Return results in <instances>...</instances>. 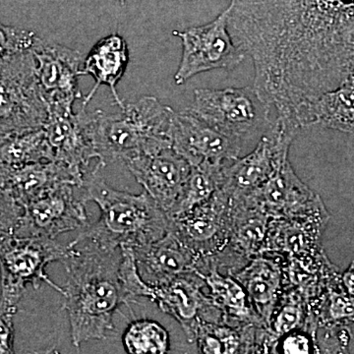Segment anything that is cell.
<instances>
[{
	"label": "cell",
	"instance_id": "e0dca14e",
	"mask_svg": "<svg viewBox=\"0 0 354 354\" xmlns=\"http://www.w3.org/2000/svg\"><path fill=\"white\" fill-rule=\"evenodd\" d=\"M124 164L137 183L167 214L176 201L191 171L189 162L172 148L138 156Z\"/></svg>",
	"mask_w": 354,
	"mask_h": 354
},
{
	"label": "cell",
	"instance_id": "7402d4cb",
	"mask_svg": "<svg viewBox=\"0 0 354 354\" xmlns=\"http://www.w3.org/2000/svg\"><path fill=\"white\" fill-rule=\"evenodd\" d=\"M82 187L84 179L57 160L8 169L0 165V185L24 208L25 205L62 185Z\"/></svg>",
	"mask_w": 354,
	"mask_h": 354
},
{
	"label": "cell",
	"instance_id": "9a60e30c",
	"mask_svg": "<svg viewBox=\"0 0 354 354\" xmlns=\"http://www.w3.org/2000/svg\"><path fill=\"white\" fill-rule=\"evenodd\" d=\"M87 114L86 109L74 113L72 104H53L48 106L44 125L53 160L66 165L84 180L90 162L97 160Z\"/></svg>",
	"mask_w": 354,
	"mask_h": 354
},
{
	"label": "cell",
	"instance_id": "ffe728a7",
	"mask_svg": "<svg viewBox=\"0 0 354 354\" xmlns=\"http://www.w3.org/2000/svg\"><path fill=\"white\" fill-rule=\"evenodd\" d=\"M285 256L265 251L232 274L266 326L285 290Z\"/></svg>",
	"mask_w": 354,
	"mask_h": 354
},
{
	"label": "cell",
	"instance_id": "52a82bcc",
	"mask_svg": "<svg viewBox=\"0 0 354 354\" xmlns=\"http://www.w3.org/2000/svg\"><path fill=\"white\" fill-rule=\"evenodd\" d=\"M32 50L15 53L0 62V138L39 129L48 120Z\"/></svg>",
	"mask_w": 354,
	"mask_h": 354
},
{
	"label": "cell",
	"instance_id": "cb8c5ba5",
	"mask_svg": "<svg viewBox=\"0 0 354 354\" xmlns=\"http://www.w3.org/2000/svg\"><path fill=\"white\" fill-rule=\"evenodd\" d=\"M197 272L206 283L209 297L223 314V323L230 327L266 324L254 309L241 283L228 272H221L214 266L198 265Z\"/></svg>",
	"mask_w": 354,
	"mask_h": 354
},
{
	"label": "cell",
	"instance_id": "1f68e13d",
	"mask_svg": "<svg viewBox=\"0 0 354 354\" xmlns=\"http://www.w3.org/2000/svg\"><path fill=\"white\" fill-rule=\"evenodd\" d=\"M274 353H321L316 333L297 330L278 337Z\"/></svg>",
	"mask_w": 354,
	"mask_h": 354
},
{
	"label": "cell",
	"instance_id": "7c38bea8",
	"mask_svg": "<svg viewBox=\"0 0 354 354\" xmlns=\"http://www.w3.org/2000/svg\"><path fill=\"white\" fill-rule=\"evenodd\" d=\"M171 148L191 167H225L239 158L243 143L228 137L185 109L174 111L171 127Z\"/></svg>",
	"mask_w": 354,
	"mask_h": 354
},
{
	"label": "cell",
	"instance_id": "6da1fadb",
	"mask_svg": "<svg viewBox=\"0 0 354 354\" xmlns=\"http://www.w3.org/2000/svg\"><path fill=\"white\" fill-rule=\"evenodd\" d=\"M228 29L252 58L253 87L295 118L354 73V0H232Z\"/></svg>",
	"mask_w": 354,
	"mask_h": 354
},
{
	"label": "cell",
	"instance_id": "8d00e7d4",
	"mask_svg": "<svg viewBox=\"0 0 354 354\" xmlns=\"http://www.w3.org/2000/svg\"><path fill=\"white\" fill-rule=\"evenodd\" d=\"M118 2L121 4V6H124L125 2H127V0H118Z\"/></svg>",
	"mask_w": 354,
	"mask_h": 354
},
{
	"label": "cell",
	"instance_id": "44dd1931",
	"mask_svg": "<svg viewBox=\"0 0 354 354\" xmlns=\"http://www.w3.org/2000/svg\"><path fill=\"white\" fill-rule=\"evenodd\" d=\"M132 250L142 279L151 286L162 285L180 274L195 272L199 258L169 228L158 241Z\"/></svg>",
	"mask_w": 354,
	"mask_h": 354
},
{
	"label": "cell",
	"instance_id": "3957f363",
	"mask_svg": "<svg viewBox=\"0 0 354 354\" xmlns=\"http://www.w3.org/2000/svg\"><path fill=\"white\" fill-rule=\"evenodd\" d=\"M101 165L85 177L81 198L95 202L101 211L99 221L83 228L75 241H88L109 249L148 245L169 232L171 218L144 191L138 195L114 189L101 176Z\"/></svg>",
	"mask_w": 354,
	"mask_h": 354
},
{
	"label": "cell",
	"instance_id": "83f0119b",
	"mask_svg": "<svg viewBox=\"0 0 354 354\" xmlns=\"http://www.w3.org/2000/svg\"><path fill=\"white\" fill-rule=\"evenodd\" d=\"M225 167L207 164L191 167L189 176L167 214L169 218L183 215L208 201L223 185V174Z\"/></svg>",
	"mask_w": 354,
	"mask_h": 354
},
{
	"label": "cell",
	"instance_id": "d4e9b609",
	"mask_svg": "<svg viewBox=\"0 0 354 354\" xmlns=\"http://www.w3.org/2000/svg\"><path fill=\"white\" fill-rule=\"evenodd\" d=\"M298 124L301 128L320 124L337 131L354 133V85L346 82L324 93L305 109Z\"/></svg>",
	"mask_w": 354,
	"mask_h": 354
},
{
	"label": "cell",
	"instance_id": "9c48e42d",
	"mask_svg": "<svg viewBox=\"0 0 354 354\" xmlns=\"http://www.w3.org/2000/svg\"><path fill=\"white\" fill-rule=\"evenodd\" d=\"M300 130L293 121L277 116L252 152L225 167L221 188L230 195H245L269 180L288 162L291 143Z\"/></svg>",
	"mask_w": 354,
	"mask_h": 354
},
{
	"label": "cell",
	"instance_id": "5bb4252c",
	"mask_svg": "<svg viewBox=\"0 0 354 354\" xmlns=\"http://www.w3.org/2000/svg\"><path fill=\"white\" fill-rule=\"evenodd\" d=\"M232 197L220 188L208 201L171 218L172 230L198 256L220 252L227 241Z\"/></svg>",
	"mask_w": 354,
	"mask_h": 354
},
{
	"label": "cell",
	"instance_id": "d590c367",
	"mask_svg": "<svg viewBox=\"0 0 354 354\" xmlns=\"http://www.w3.org/2000/svg\"><path fill=\"white\" fill-rule=\"evenodd\" d=\"M348 82L353 84L354 85V73L351 76V78L348 79Z\"/></svg>",
	"mask_w": 354,
	"mask_h": 354
},
{
	"label": "cell",
	"instance_id": "4fadbf2b",
	"mask_svg": "<svg viewBox=\"0 0 354 354\" xmlns=\"http://www.w3.org/2000/svg\"><path fill=\"white\" fill-rule=\"evenodd\" d=\"M206 283L195 272L180 274L162 285L152 286L150 300L164 313L176 319L190 344L201 321L223 324L221 310L214 304Z\"/></svg>",
	"mask_w": 354,
	"mask_h": 354
},
{
	"label": "cell",
	"instance_id": "f1b7e54d",
	"mask_svg": "<svg viewBox=\"0 0 354 354\" xmlns=\"http://www.w3.org/2000/svg\"><path fill=\"white\" fill-rule=\"evenodd\" d=\"M267 327L277 339L297 330L318 333L310 324L306 298L299 290L291 288L283 290Z\"/></svg>",
	"mask_w": 354,
	"mask_h": 354
},
{
	"label": "cell",
	"instance_id": "d6a6232c",
	"mask_svg": "<svg viewBox=\"0 0 354 354\" xmlns=\"http://www.w3.org/2000/svg\"><path fill=\"white\" fill-rule=\"evenodd\" d=\"M23 207L0 185V243L15 235Z\"/></svg>",
	"mask_w": 354,
	"mask_h": 354
},
{
	"label": "cell",
	"instance_id": "277c9868",
	"mask_svg": "<svg viewBox=\"0 0 354 354\" xmlns=\"http://www.w3.org/2000/svg\"><path fill=\"white\" fill-rule=\"evenodd\" d=\"M174 109L157 97H141L125 104L120 113L97 111L88 113V127L102 167L111 162L148 155L171 148Z\"/></svg>",
	"mask_w": 354,
	"mask_h": 354
},
{
	"label": "cell",
	"instance_id": "30bf717a",
	"mask_svg": "<svg viewBox=\"0 0 354 354\" xmlns=\"http://www.w3.org/2000/svg\"><path fill=\"white\" fill-rule=\"evenodd\" d=\"M232 215L227 243L213 256H201L202 264L234 274L264 251L271 218L246 195H232Z\"/></svg>",
	"mask_w": 354,
	"mask_h": 354
},
{
	"label": "cell",
	"instance_id": "d6986e66",
	"mask_svg": "<svg viewBox=\"0 0 354 354\" xmlns=\"http://www.w3.org/2000/svg\"><path fill=\"white\" fill-rule=\"evenodd\" d=\"M245 195L271 218L300 215L323 202L297 176L290 160L269 180Z\"/></svg>",
	"mask_w": 354,
	"mask_h": 354
},
{
	"label": "cell",
	"instance_id": "ba28073f",
	"mask_svg": "<svg viewBox=\"0 0 354 354\" xmlns=\"http://www.w3.org/2000/svg\"><path fill=\"white\" fill-rule=\"evenodd\" d=\"M230 12L228 6L207 24L174 32L183 44V55L174 75L176 85H183L204 72L236 68L245 59L246 53L235 44L228 29Z\"/></svg>",
	"mask_w": 354,
	"mask_h": 354
},
{
	"label": "cell",
	"instance_id": "4316f807",
	"mask_svg": "<svg viewBox=\"0 0 354 354\" xmlns=\"http://www.w3.org/2000/svg\"><path fill=\"white\" fill-rule=\"evenodd\" d=\"M53 160L44 127L0 138V165L18 169Z\"/></svg>",
	"mask_w": 354,
	"mask_h": 354
},
{
	"label": "cell",
	"instance_id": "603a6c76",
	"mask_svg": "<svg viewBox=\"0 0 354 354\" xmlns=\"http://www.w3.org/2000/svg\"><path fill=\"white\" fill-rule=\"evenodd\" d=\"M129 62V50L127 41L118 34H111L100 39L84 60L81 75H91L95 85L88 94L84 97L82 109H86L100 86L111 88L116 106L123 109L124 102L118 93V82L127 71Z\"/></svg>",
	"mask_w": 354,
	"mask_h": 354
},
{
	"label": "cell",
	"instance_id": "836d02e7",
	"mask_svg": "<svg viewBox=\"0 0 354 354\" xmlns=\"http://www.w3.org/2000/svg\"><path fill=\"white\" fill-rule=\"evenodd\" d=\"M14 314L0 311V354L14 353Z\"/></svg>",
	"mask_w": 354,
	"mask_h": 354
},
{
	"label": "cell",
	"instance_id": "484cf974",
	"mask_svg": "<svg viewBox=\"0 0 354 354\" xmlns=\"http://www.w3.org/2000/svg\"><path fill=\"white\" fill-rule=\"evenodd\" d=\"M341 276L307 304L310 322L318 330L348 327L354 323V297L342 286Z\"/></svg>",
	"mask_w": 354,
	"mask_h": 354
},
{
	"label": "cell",
	"instance_id": "8992f818",
	"mask_svg": "<svg viewBox=\"0 0 354 354\" xmlns=\"http://www.w3.org/2000/svg\"><path fill=\"white\" fill-rule=\"evenodd\" d=\"M187 109L243 144L262 136L274 121L272 109L266 106L254 87L197 88L192 106Z\"/></svg>",
	"mask_w": 354,
	"mask_h": 354
},
{
	"label": "cell",
	"instance_id": "f546056e",
	"mask_svg": "<svg viewBox=\"0 0 354 354\" xmlns=\"http://www.w3.org/2000/svg\"><path fill=\"white\" fill-rule=\"evenodd\" d=\"M127 353H167L171 351L169 332L151 319H137L127 326L122 335Z\"/></svg>",
	"mask_w": 354,
	"mask_h": 354
},
{
	"label": "cell",
	"instance_id": "4dcf8cb0",
	"mask_svg": "<svg viewBox=\"0 0 354 354\" xmlns=\"http://www.w3.org/2000/svg\"><path fill=\"white\" fill-rule=\"evenodd\" d=\"M39 39L34 32L0 23V62L15 53L32 50Z\"/></svg>",
	"mask_w": 354,
	"mask_h": 354
},
{
	"label": "cell",
	"instance_id": "ac0fdd59",
	"mask_svg": "<svg viewBox=\"0 0 354 354\" xmlns=\"http://www.w3.org/2000/svg\"><path fill=\"white\" fill-rule=\"evenodd\" d=\"M330 218L324 202L300 215L271 218L263 252L270 251L288 258L322 250L321 239Z\"/></svg>",
	"mask_w": 354,
	"mask_h": 354
},
{
	"label": "cell",
	"instance_id": "7a4b0ae2",
	"mask_svg": "<svg viewBox=\"0 0 354 354\" xmlns=\"http://www.w3.org/2000/svg\"><path fill=\"white\" fill-rule=\"evenodd\" d=\"M62 263L66 271L64 309L66 310L72 344L106 339L113 329V316L130 301L121 279V250L88 241L70 242Z\"/></svg>",
	"mask_w": 354,
	"mask_h": 354
},
{
	"label": "cell",
	"instance_id": "8fae6325",
	"mask_svg": "<svg viewBox=\"0 0 354 354\" xmlns=\"http://www.w3.org/2000/svg\"><path fill=\"white\" fill-rule=\"evenodd\" d=\"M75 187L62 184L25 205L15 235L55 239L58 235L87 227L85 202L75 196Z\"/></svg>",
	"mask_w": 354,
	"mask_h": 354
},
{
	"label": "cell",
	"instance_id": "2e32d148",
	"mask_svg": "<svg viewBox=\"0 0 354 354\" xmlns=\"http://www.w3.org/2000/svg\"><path fill=\"white\" fill-rule=\"evenodd\" d=\"M39 90L48 106L72 104L82 97L78 79L83 66L80 51L39 39L32 48Z\"/></svg>",
	"mask_w": 354,
	"mask_h": 354
},
{
	"label": "cell",
	"instance_id": "e575fe53",
	"mask_svg": "<svg viewBox=\"0 0 354 354\" xmlns=\"http://www.w3.org/2000/svg\"><path fill=\"white\" fill-rule=\"evenodd\" d=\"M341 279L344 288L351 297H354V261L351 262L348 269L342 272Z\"/></svg>",
	"mask_w": 354,
	"mask_h": 354
},
{
	"label": "cell",
	"instance_id": "5b68a950",
	"mask_svg": "<svg viewBox=\"0 0 354 354\" xmlns=\"http://www.w3.org/2000/svg\"><path fill=\"white\" fill-rule=\"evenodd\" d=\"M70 246L53 239L13 236L0 243V311L15 315L28 286L38 290L41 283L64 295V288L53 283L46 274L50 263L62 262Z\"/></svg>",
	"mask_w": 354,
	"mask_h": 354
}]
</instances>
